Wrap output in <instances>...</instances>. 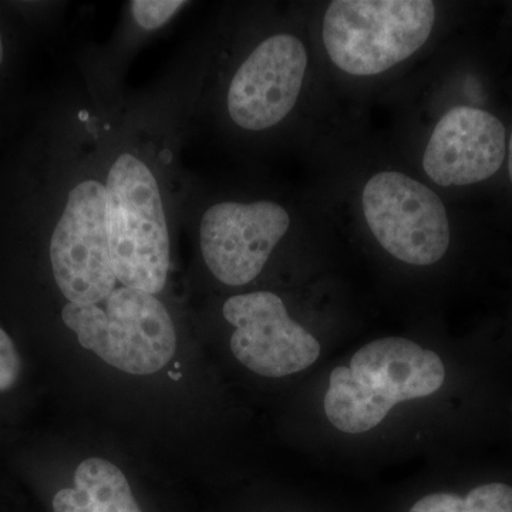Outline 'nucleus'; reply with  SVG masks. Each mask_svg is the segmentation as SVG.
Instances as JSON below:
<instances>
[{
  "label": "nucleus",
  "mask_w": 512,
  "mask_h": 512,
  "mask_svg": "<svg viewBox=\"0 0 512 512\" xmlns=\"http://www.w3.org/2000/svg\"><path fill=\"white\" fill-rule=\"evenodd\" d=\"M444 379L446 369L433 350L403 338L376 339L357 350L349 366L330 373L326 417L343 433H366L397 403L431 396Z\"/></svg>",
  "instance_id": "obj_1"
},
{
  "label": "nucleus",
  "mask_w": 512,
  "mask_h": 512,
  "mask_svg": "<svg viewBox=\"0 0 512 512\" xmlns=\"http://www.w3.org/2000/svg\"><path fill=\"white\" fill-rule=\"evenodd\" d=\"M106 192L117 282L157 295L170 271V232L156 177L140 158L124 153L111 165Z\"/></svg>",
  "instance_id": "obj_2"
},
{
  "label": "nucleus",
  "mask_w": 512,
  "mask_h": 512,
  "mask_svg": "<svg viewBox=\"0 0 512 512\" xmlns=\"http://www.w3.org/2000/svg\"><path fill=\"white\" fill-rule=\"evenodd\" d=\"M436 22L430 0H335L323 18V45L352 76H376L413 56Z\"/></svg>",
  "instance_id": "obj_3"
},
{
  "label": "nucleus",
  "mask_w": 512,
  "mask_h": 512,
  "mask_svg": "<svg viewBox=\"0 0 512 512\" xmlns=\"http://www.w3.org/2000/svg\"><path fill=\"white\" fill-rule=\"evenodd\" d=\"M103 303L69 302L63 308L64 325L76 333L83 348L136 376L160 372L173 359V319L156 295L121 286Z\"/></svg>",
  "instance_id": "obj_4"
},
{
  "label": "nucleus",
  "mask_w": 512,
  "mask_h": 512,
  "mask_svg": "<svg viewBox=\"0 0 512 512\" xmlns=\"http://www.w3.org/2000/svg\"><path fill=\"white\" fill-rule=\"evenodd\" d=\"M363 214L377 242L399 261L429 266L446 255L450 222L439 195L397 171H383L367 181Z\"/></svg>",
  "instance_id": "obj_5"
},
{
  "label": "nucleus",
  "mask_w": 512,
  "mask_h": 512,
  "mask_svg": "<svg viewBox=\"0 0 512 512\" xmlns=\"http://www.w3.org/2000/svg\"><path fill=\"white\" fill-rule=\"evenodd\" d=\"M50 262L56 284L70 303H101L116 289L106 185L86 180L69 192L50 242Z\"/></svg>",
  "instance_id": "obj_6"
},
{
  "label": "nucleus",
  "mask_w": 512,
  "mask_h": 512,
  "mask_svg": "<svg viewBox=\"0 0 512 512\" xmlns=\"http://www.w3.org/2000/svg\"><path fill=\"white\" fill-rule=\"evenodd\" d=\"M289 227L288 211L274 201L218 202L202 215L205 264L222 284L247 285L261 274Z\"/></svg>",
  "instance_id": "obj_7"
},
{
  "label": "nucleus",
  "mask_w": 512,
  "mask_h": 512,
  "mask_svg": "<svg viewBox=\"0 0 512 512\" xmlns=\"http://www.w3.org/2000/svg\"><path fill=\"white\" fill-rule=\"evenodd\" d=\"M224 318L235 326L231 338L235 359L256 375L279 379L318 360V340L291 319L274 292L232 296L224 303Z\"/></svg>",
  "instance_id": "obj_8"
},
{
  "label": "nucleus",
  "mask_w": 512,
  "mask_h": 512,
  "mask_svg": "<svg viewBox=\"0 0 512 512\" xmlns=\"http://www.w3.org/2000/svg\"><path fill=\"white\" fill-rule=\"evenodd\" d=\"M306 69L308 52L298 37L282 33L259 43L229 84L232 121L249 131L281 123L299 99Z\"/></svg>",
  "instance_id": "obj_9"
},
{
  "label": "nucleus",
  "mask_w": 512,
  "mask_h": 512,
  "mask_svg": "<svg viewBox=\"0 0 512 512\" xmlns=\"http://www.w3.org/2000/svg\"><path fill=\"white\" fill-rule=\"evenodd\" d=\"M503 123L481 109L454 107L431 134L423 170L441 187H464L493 177L504 163Z\"/></svg>",
  "instance_id": "obj_10"
},
{
  "label": "nucleus",
  "mask_w": 512,
  "mask_h": 512,
  "mask_svg": "<svg viewBox=\"0 0 512 512\" xmlns=\"http://www.w3.org/2000/svg\"><path fill=\"white\" fill-rule=\"evenodd\" d=\"M55 512H141L130 484L119 467L89 458L77 467L74 487L53 498Z\"/></svg>",
  "instance_id": "obj_11"
},
{
  "label": "nucleus",
  "mask_w": 512,
  "mask_h": 512,
  "mask_svg": "<svg viewBox=\"0 0 512 512\" xmlns=\"http://www.w3.org/2000/svg\"><path fill=\"white\" fill-rule=\"evenodd\" d=\"M410 512H512V487L485 484L474 488L467 497L437 493L421 498Z\"/></svg>",
  "instance_id": "obj_12"
},
{
  "label": "nucleus",
  "mask_w": 512,
  "mask_h": 512,
  "mask_svg": "<svg viewBox=\"0 0 512 512\" xmlns=\"http://www.w3.org/2000/svg\"><path fill=\"white\" fill-rule=\"evenodd\" d=\"M130 5L138 26L154 30L165 25L187 3L181 0H136Z\"/></svg>",
  "instance_id": "obj_13"
},
{
  "label": "nucleus",
  "mask_w": 512,
  "mask_h": 512,
  "mask_svg": "<svg viewBox=\"0 0 512 512\" xmlns=\"http://www.w3.org/2000/svg\"><path fill=\"white\" fill-rule=\"evenodd\" d=\"M22 370L20 356L8 333L0 328V392L12 389Z\"/></svg>",
  "instance_id": "obj_14"
},
{
  "label": "nucleus",
  "mask_w": 512,
  "mask_h": 512,
  "mask_svg": "<svg viewBox=\"0 0 512 512\" xmlns=\"http://www.w3.org/2000/svg\"><path fill=\"white\" fill-rule=\"evenodd\" d=\"M508 170H510V178L512 183V134L510 140V161H508Z\"/></svg>",
  "instance_id": "obj_15"
},
{
  "label": "nucleus",
  "mask_w": 512,
  "mask_h": 512,
  "mask_svg": "<svg viewBox=\"0 0 512 512\" xmlns=\"http://www.w3.org/2000/svg\"><path fill=\"white\" fill-rule=\"evenodd\" d=\"M3 60V42H2V35H0V63H2Z\"/></svg>",
  "instance_id": "obj_16"
}]
</instances>
